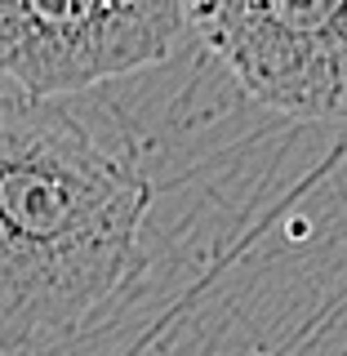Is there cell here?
Here are the masks:
<instances>
[{"label": "cell", "mask_w": 347, "mask_h": 356, "mask_svg": "<svg viewBox=\"0 0 347 356\" xmlns=\"http://www.w3.org/2000/svg\"><path fill=\"white\" fill-rule=\"evenodd\" d=\"M152 183L72 111L0 94V352L67 343L147 272Z\"/></svg>", "instance_id": "6da1fadb"}, {"label": "cell", "mask_w": 347, "mask_h": 356, "mask_svg": "<svg viewBox=\"0 0 347 356\" xmlns=\"http://www.w3.org/2000/svg\"><path fill=\"white\" fill-rule=\"evenodd\" d=\"M187 27L263 107L347 116V0H209Z\"/></svg>", "instance_id": "3957f363"}, {"label": "cell", "mask_w": 347, "mask_h": 356, "mask_svg": "<svg viewBox=\"0 0 347 356\" xmlns=\"http://www.w3.org/2000/svg\"><path fill=\"white\" fill-rule=\"evenodd\" d=\"M183 31L174 0H0V76L49 103L165 63Z\"/></svg>", "instance_id": "7a4b0ae2"}]
</instances>
